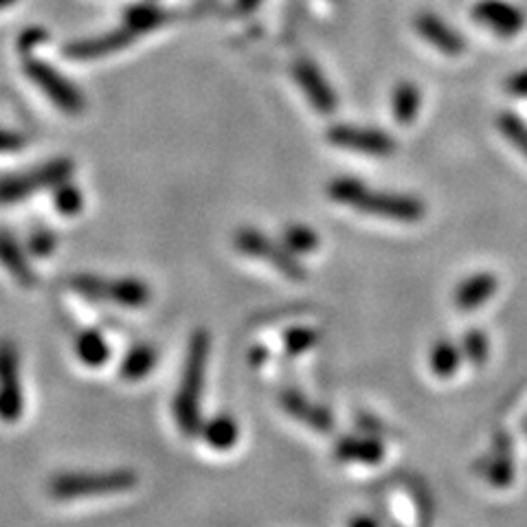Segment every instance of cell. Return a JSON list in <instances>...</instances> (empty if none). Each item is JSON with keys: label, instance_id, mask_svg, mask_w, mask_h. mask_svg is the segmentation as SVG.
Here are the masks:
<instances>
[{"label": "cell", "instance_id": "obj_30", "mask_svg": "<svg viewBox=\"0 0 527 527\" xmlns=\"http://www.w3.org/2000/svg\"><path fill=\"white\" fill-rule=\"evenodd\" d=\"M319 341H321V332L315 328H304V325L288 330L286 339H284L288 354H293V356L308 352L310 347H315Z\"/></svg>", "mask_w": 527, "mask_h": 527}, {"label": "cell", "instance_id": "obj_17", "mask_svg": "<svg viewBox=\"0 0 527 527\" xmlns=\"http://www.w3.org/2000/svg\"><path fill=\"white\" fill-rule=\"evenodd\" d=\"M0 266H3L22 288H33L38 284V275L29 264L25 249L18 244L14 235L3 229H0Z\"/></svg>", "mask_w": 527, "mask_h": 527}, {"label": "cell", "instance_id": "obj_6", "mask_svg": "<svg viewBox=\"0 0 527 527\" xmlns=\"http://www.w3.org/2000/svg\"><path fill=\"white\" fill-rule=\"evenodd\" d=\"M233 244L242 255L268 262L275 271L288 277L290 282H304L306 279V268L299 262V257L293 251H288L284 242H275L262 231L253 227H240L233 235Z\"/></svg>", "mask_w": 527, "mask_h": 527}, {"label": "cell", "instance_id": "obj_14", "mask_svg": "<svg viewBox=\"0 0 527 527\" xmlns=\"http://www.w3.org/2000/svg\"><path fill=\"white\" fill-rule=\"evenodd\" d=\"M134 33H130L126 27L115 29L110 33H102V36L95 38H84V40H75L64 47V55L71 60H97L104 58V55L117 53L121 49L130 47L134 42Z\"/></svg>", "mask_w": 527, "mask_h": 527}, {"label": "cell", "instance_id": "obj_26", "mask_svg": "<svg viewBox=\"0 0 527 527\" xmlns=\"http://www.w3.org/2000/svg\"><path fill=\"white\" fill-rule=\"evenodd\" d=\"M51 192H53L55 209H58L62 216H66V218L80 216L82 209H84V196H82V189L77 187L71 178L69 181L60 183L58 187H53Z\"/></svg>", "mask_w": 527, "mask_h": 527}, {"label": "cell", "instance_id": "obj_7", "mask_svg": "<svg viewBox=\"0 0 527 527\" xmlns=\"http://www.w3.org/2000/svg\"><path fill=\"white\" fill-rule=\"evenodd\" d=\"M325 139L330 145L341 150H350L367 156H391L396 152V139L389 132H383L378 128H365V126H354V123H334L325 132Z\"/></svg>", "mask_w": 527, "mask_h": 527}, {"label": "cell", "instance_id": "obj_19", "mask_svg": "<svg viewBox=\"0 0 527 527\" xmlns=\"http://www.w3.org/2000/svg\"><path fill=\"white\" fill-rule=\"evenodd\" d=\"M156 363H159V352L150 343H137L132 345L128 354L123 356V361L119 365V376L128 383H139V380L148 378Z\"/></svg>", "mask_w": 527, "mask_h": 527}, {"label": "cell", "instance_id": "obj_8", "mask_svg": "<svg viewBox=\"0 0 527 527\" xmlns=\"http://www.w3.org/2000/svg\"><path fill=\"white\" fill-rule=\"evenodd\" d=\"M25 413L20 383V356L11 341H0V420L14 424Z\"/></svg>", "mask_w": 527, "mask_h": 527}, {"label": "cell", "instance_id": "obj_11", "mask_svg": "<svg viewBox=\"0 0 527 527\" xmlns=\"http://www.w3.org/2000/svg\"><path fill=\"white\" fill-rule=\"evenodd\" d=\"M473 20L501 38H514L525 27V14L506 0H479L473 7Z\"/></svg>", "mask_w": 527, "mask_h": 527}, {"label": "cell", "instance_id": "obj_12", "mask_svg": "<svg viewBox=\"0 0 527 527\" xmlns=\"http://www.w3.org/2000/svg\"><path fill=\"white\" fill-rule=\"evenodd\" d=\"M413 27H416L418 36L429 42L433 49L448 55V58H457L466 51V40L462 33L453 29L444 18H440L433 11H420L413 18Z\"/></svg>", "mask_w": 527, "mask_h": 527}, {"label": "cell", "instance_id": "obj_2", "mask_svg": "<svg viewBox=\"0 0 527 527\" xmlns=\"http://www.w3.org/2000/svg\"><path fill=\"white\" fill-rule=\"evenodd\" d=\"M209 350H211V339L207 330L200 328L189 336L181 383H178V389L172 400L176 426L185 437L200 435V429H203L205 422L200 402H203V391H205Z\"/></svg>", "mask_w": 527, "mask_h": 527}, {"label": "cell", "instance_id": "obj_36", "mask_svg": "<svg viewBox=\"0 0 527 527\" xmlns=\"http://www.w3.org/2000/svg\"><path fill=\"white\" fill-rule=\"evenodd\" d=\"M347 527H380V525L374 517H369V514H358V517H354Z\"/></svg>", "mask_w": 527, "mask_h": 527}, {"label": "cell", "instance_id": "obj_21", "mask_svg": "<svg viewBox=\"0 0 527 527\" xmlns=\"http://www.w3.org/2000/svg\"><path fill=\"white\" fill-rule=\"evenodd\" d=\"M167 20H170V14H167L163 7L154 3H139L132 5L126 11V16H123V27L139 38L143 33L163 27Z\"/></svg>", "mask_w": 527, "mask_h": 527}, {"label": "cell", "instance_id": "obj_15", "mask_svg": "<svg viewBox=\"0 0 527 527\" xmlns=\"http://www.w3.org/2000/svg\"><path fill=\"white\" fill-rule=\"evenodd\" d=\"M334 457L343 464L376 466L383 462L385 444L376 435H345L336 442Z\"/></svg>", "mask_w": 527, "mask_h": 527}, {"label": "cell", "instance_id": "obj_9", "mask_svg": "<svg viewBox=\"0 0 527 527\" xmlns=\"http://www.w3.org/2000/svg\"><path fill=\"white\" fill-rule=\"evenodd\" d=\"M290 71H293L295 82L301 88V93L306 95L310 106L323 117L334 115L336 108H339V97H336V91L328 82V77L319 69V64L308 58H299L293 62V69Z\"/></svg>", "mask_w": 527, "mask_h": 527}, {"label": "cell", "instance_id": "obj_34", "mask_svg": "<svg viewBox=\"0 0 527 527\" xmlns=\"http://www.w3.org/2000/svg\"><path fill=\"white\" fill-rule=\"evenodd\" d=\"M506 93L512 97H527V69L508 77Z\"/></svg>", "mask_w": 527, "mask_h": 527}, {"label": "cell", "instance_id": "obj_20", "mask_svg": "<svg viewBox=\"0 0 527 527\" xmlns=\"http://www.w3.org/2000/svg\"><path fill=\"white\" fill-rule=\"evenodd\" d=\"M200 435H203V440L211 448H216V451H231L240 440V426L229 413H218V416L203 422Z\"/></svg>", "mask_w": 527, "mask_h": 527}, {"label": "cell", "instance_id": "obj_35", "mask_svg": "<svg viewBox=\"0 0 527 527\" xmlns=\"http://www.w3.org/2000/svg\"><path fill=\"white\" fill-rule=\"evenodd\" d=\"M358 426H361V429L367 435H376V437H380V433L385 431V426L380 424L376 418H372V416H361V418H358Z\"/></svg>", "mask_w": 527, "mask_h": 527}, {"label": "cell", "instance_id": "obj_16", "mask_svg": "<svg viewBox=\"0 0 527 527\" xmlns=\"http://www.w3.org/2000/svg\"><path fill=\"white\" fill-rule=\"evenodd\" d=\"M499 290V279L492 273H475L466 277L462 284L455 288L453 295V304L464 310V312H473L481 308L484 304L497 295Z\"/></svg>", "mask_w": 527, "mask_h": 527}, {"label": "cell", "instance_id": "obj_38", "mask_svg": "<svg viewBox=\"0 0 527 527\" xmlns=\"http://www.w3.org/2000/svg\"><path fill=\"white\" fill-rule=\"evenodd\" d=\"M16 3H18V0H0V11L11 7V5H16Z\"/></svg>", "mask_w": 527, "mask_h": 527}, {"label": "cell", "instance_id": "obj_10", "mask_svg": "<svg viewBox=\"0 0 527 527\" xmlns=\"http://www.w3.org/2000/svg\"><path fill=\"white\" fill-rule=\"evenodd\" d=\"M475 470L484 477L490 486L499 490L510 488L514 484V455H512V437L506 431H497L492 437L490 451L479 459Z\"/></svg>", "mask_w": 527, "mask_h": 527}, {"label": "cell", "instance_id": "obj_22", "mask_svg": "<svg viewBox=\"0 0 527 527\" xmlns=\"http://www.w3.org/2000/svg\"><path fill=\"white\" fill-rule=\"evenodd\" d=\"M422 106V91L416 82H398L391 95V110L400 126H411Z\"/></svg>", "mask_w": 527, "mask_h": 527}, {"label": "cell", "instance_id": "obj_4", "mask_svg": "<svg viewBox=\"0 0 527 527\" xmlns=\"http://www.w3.org/2000/svg\"><path fill=\"white\" fill-rule=\"evenodd\" d=\"M75 172V163L71 159H51L38 167H31L20 174L0 176V205H14L22 203L29 196L42 189H53L60 183L69 181Z\"/></svg>", "mask_w": 527, "mask_h": 527}, {"label": "cell", "instance_id": "obj_1", "mask_svg": "<svg viewBox=\"0 0 527 527\" xmlns=\"http://www.w3.org/2000/svg\"><path fill=\"white\" fill-rule=\"evenodd\" d=\"M328 196L334 203L365 213V216L394 220V222H420L426 216L424 200L411 194L380 192L358 181L354 176H336L328 183Z\"/></svg>", "mask_w": 527, "mask_h": 527}, {"label": "cell", "instance_id": "obj_25", "mask_svg": "<svg viewBox=\"0 0 527 527\" xmlns=\"http://www.w3.org/2000/svg\"><path fill=\"white\" fill-rule=\"evenodd\" d=\"M282 242L295 255H308L319 249V235L306 224H288L282 233Z\"/></svg>", "mask_w": 527, "mask_h": 527}, {"label": "cell", "instance_id": "obj_23", "mask_svg": "<svg viewBox=\"0 0 527 527\" xmlns=\"http://www.w3.org/2000/svg\"><path fill=\"white\" fill-rule=\"evenodd\" d=\"M75 354L86 367H102L108 363L110 358V345L106 341V336L99 330H82L75 339Z\"/></svg>", "mask_w": 527, "mask_h": 527}, {"label": "cell", "instance_id": "obj_27", "mask_svg": "<svg viewBox=\"0 0 527 527\" xmlns=\"http://www.w3.org/2000/svg\"><path fill=\"white\" fill-rule=\"evenodd\" d=\"M497 128L503 137H506V141L514 145L527 159V123L519 115L506 110L497 117Z\"/></svg>", "mask_w": 527, "mask_h": 527}, {"label": "cell", "instance_id": "obj_31", "mask_svg": "<svg viewBox=\"0 0 527 527\" xmlns=\"http://www.w3.org/2000/svg\"><path fill=\"white\" fill-rule=\"evenodd\" d=\"M27 249L36 257H49L58 249V235H55L51 229H36L27 240Z\"/></svg>", "mask_w": 527, "mask_h": 527}, {"label": "cell", "instance_id": "obj_32", "mask_svg": "<svg viewBox=\"0 0 527 527\" xmlns=\"http://www.w3.org/2000/svg\"><path fill=\"white\" fill-rule=\"evenodd\" d=\"M44 42H47V31L38 29V27H31V29L20 33L18 49L22 55H29V53H36V49Z\"/></svg>", "mask_w": 527, "mask_h": 527}, {"label": "cell", "instance_id": "obj_18", "mask_svg": "<svg viewBox=\"0 0 527 527\" xmlns=\"http://www.w3.org/2000/svg\"><path fill=\"white\" fill-rule=\"evenodd\" d=\"M104 301L121 308H145L152 301V288L139 277H119L106 279Z\"/></svg>", "mask_w": 527, "mask_h": 527}, {"label": "cell", "instance_id": "obj_33", "mask_svg": "<svg viewBox=\"0 0 527 527\" xmlns=\"http://www.w3.org/2000/svg\"><path fill=\"white\" fill-rule=\"evenodd\" d=\"M27 145V139L22 137L20 132L14 130H7V128H0V154H11V152H18Z\"/></svg>", "mask_w": 527, "mask_h": 527}, {"label": "cell", "instance_id": "obj_13", "mask_svg": "<svg viewBox=\"0 0 527 527\" xmlns=\"http://www.w3.org/2000/svg\"><path fill=\"white\" fill-rule=\"evenodd\" d=\"M279 405L288 413L290 418L297 420L299 424L308 426V429L317 433H330L334 429V416L332 413L312 402L308 396L301 394L297 389H284L279 394Z\"/></svg>", "mask_w": 527, "mask_h": 527}, {"label": "cell", "instance_id": "obj_29", "mask_svg": "<svg viewBox=\"0 0 527 527\" xmlns=\"http://www.w3.org/2000/svg\"><path fill=\"white\" fill-rule=\"evenodd\" d=\"M69 286L75 290L77 295L91 301H104V288H106V277H99L93 273H77L69 279Z\"/></svg>", "mask_w": 527, "mask_h": 527}, {"label": "cell", "instance_id": "obj_5", "mask_svg": "<svg viewBox=\"0 0 527 527\" xmlns=\"http://www.w3.org/2000/svg\"><path fill=\"white\" fill-rule=\"evenodd\" d=\"M22 69H25L29 80L40 88V93L47 97L55 108L62 110L64 115H82L86 110V99L80 88H77L69 77H64L53 64L29 53L25 55V60H22Z\"/></svg>", "mask_w": 527, "mask_h": 527}, {"label": "cell", "instance_id": "obj_37", "mask_svg": "<svg viewBox=\"0 0 527 527\" xmlns=\"http://www.w3.org/2000/svg\"><path fill=\"white\" fill-rule=\"evenodd\" d=\"M262 5V0H235V9L242 11V14H251L257 7Z\"/></svg>", "mask_w": 527, "mask_h": 527}, {"label": "cell", "instance_id": "obj_24", "mask_svg": "<svg viewBox=\"0 0 527 527\" xmlns=\"http://www.w3.org/2000/svg\"><path fill=\"white\" fill-rule=\"evenodd\" d=\"M462 361H464L462 347H457L453 341L440 339V341L433 343L431 354H429V365H431V372L437 378L455 376L459 365H462Z\"/></svg>", "mask_w": 527, "mask_h": 527}, {"label": "cell", "instance_id": "obj_3", "mask_svg": "<svg viewBox=\"0 0 527 527\" xmlns=\"http://www.w3.org/2000/svg\"><path fill=\"white\" fill-rule=\"evenodd\" d=\"M137 481V473L130 468L99 470V473H60L49 481V495L58 501L108 497L134 488Z\"/></svg>", "mask_w": 527, "mask_h": 527}, {"label": "cell", "instance_id": "obj_28", "mask_svg": "<svg viewBox=\"0 0 527 527\" xmlns=\"http://www.w3.org/2000/svg\"><path fill=\"white\" fill-rule=\"evenodd\" d=\"M462 354L466 361L470 365H484L488 361V354H490V343H488V336L473 328V330H468L464 334V339H462Z\"/></svg>", "mask_w": 527, "mask_h": 527}]
</instances>
